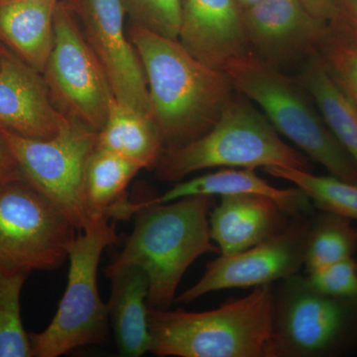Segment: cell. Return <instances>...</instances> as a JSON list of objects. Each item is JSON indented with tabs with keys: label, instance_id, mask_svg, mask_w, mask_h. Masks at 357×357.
<instances>
[{
	"label": "cell",
	"instance_id": "9a60e30c",
	"mask_svg": "<svg viewBox=\"0 0 357 357\" xmlns=\"http://www.w3.org/2000/svg\"><path fill=\"white\" fill-rule=\"evenodd\" d=\"M178 40L195 58L222 72L251 54L236 0H181Z\"/></svg>",
	"mask_w": 357,
	"mask_h": 357
},
{
	"label": "cell",
	"instance_id": "30bf717a",
	"mask_svg": "<svg viewBox=\"0 0 357 357\" xmlns=\"http://www.w3.org/2000/svg\"><path fill=\"white\" fill-rule=\"evenodd\" d=\"M2 128L22 175L64 213L77 231L86 230L84 171L96 148L98 132L73 121L47 140L23 137Z\"/></svg>",
	"mask_w": 357,
	"mask_h": 357
},
{
	"label": "cell",
	"instance_id": "7402d4cb",
	"mask_svg": "<svg viewBox=\"0 0 357 357\" xmlns=\"http://www.w3.org/2000/svg\"><path fill=\"white\" fill-rule=\"evenodd\" d=\"M297 77L326 126L357 165V107L335 82L319 53L299 66Z\"/></svg>",
	"mask_w": 357,
	"mask_h": 357
},
{
	"label": "cell",
	"instance_id": "7c38bea8",
	"mask_svg": "<svg viewBox=\"0 0 357 357\" xmlns=\"http://www.w3.org/2000/svg\"><path fill=\"white\" fill-rule=\"evenodd\" d=\"M84 38L109 77L114 98L148 114L144 70L124 30L122 0H67Z\"/></svg>",
	"mask_w": 357,
	"mask_h": 357
},
{
	"label": "cell",
	"instance_id": "ac0fdd59",
	"mask_svg": "<svg viewBox=\"0 0 357 357\" xmlns=\"http://www.w3.org/2000/svg\"><path fill=\"white\" fill-rule=\"evenodd\" d=\"M257 195L274 199L292 218L304 217L311 213L312 204L299 188L280 189L260 177L253 169L222 168L217 172L204 174L191 180L181 181L155 202L167 203L192 196H232Z\"/></svg>",
	"mask_w": 357,
	"mask_h": 357
},
{
	"label": "cell",
	"instance_id": "d6986e66",
	"mask_svg": "<svg viewBox=\"0 0 357 357\" xmlns=\"http://www.w3.org/2000/svg\"><path fill=\"white\" fill-rule=\"evenodd\" d=\"M112 290L107 307L119 356L139 357L150 351L146 273L139 267H128L107 276Z\"/></svg>",
	"mask_w": 357,
	"mask_h": 357
},
{
	"label": "cell",
	"instance_id": "8992f818",
	"mask_svg": "<svg viewBox=\"0 0 357 357\" xmlns=\"http://www.w3.org/2000/svg\"><path fill=\"white\" fill-rule=\"evenodd\" d=\"M119 241L114 223L100 220L70 244L67 288L50 325L29 335L33 357L62 356L109 340V307L98 293V270L103 250Z\"/></svg>",
	"mask_w": 357,
	"mask_h": 357
},
{
	"label": "cell",
	"instance_id": "9c48e42d",
	"mask_svg": "<svg viewBox=\"0 0 357 357\" xmlns=\"http://www.w3.org/2000/svg\"><path fill=\"white\" fill-rule=\"evenodd\" d=\"M52 102L70 121L102 130L114 91L67 0L54 16V43L43 72Z\"/></svg>",
	"mask_w": 357,
	"mask_h": 357
},
{
	"label": "cell",
	"instance_id": "ba28073f",
	"mask_svg": "<svg viewBox=\"0 0 357 357\" xmlns=\"http://www.w3.org/2000/svg\"><path fill=\"white\" fill-rule=\"evenodd\" d=\"M76 230L24 176L0 185V267L28 274L57 269Z\"/></svg>",
	"mask_w": 357,
	"mask_h": 357
},
{
	"label": "cell",
	"instance_id": "4316f807",
	"mask_svg": "<svg viewBox=\"0 0 357 357\" xmlns=\"http://www.w3.org/2000/svg\"><path fill=\"white\" fill-rule=\"evenodd\" d=\"M133 25L178 39L181 0H122Z\"/></svg>",
	"mask_w": 357,
	"mask_h": 357
},
{
	"label": "cell",
	"instance_id": "f1b7e54d",
	"mask_svg": "<svg viewBox=\"0 0 357 357\" xmlns=\"http://www.w3.org/2000/svg\"><path fill=\"white\" fill-rule=\"evenodd\" d=\"M328 24L357 42V0H340L337 16Z\"/></svg>",
	"mask_w": 357,
	"mask_h": 357
},
{
	"label": "cell",
	"instance_id": "d4e9b609",
	"mask_svg": "<svg viewBox=\"0 0 357 357\" xmlns=\"http://www.w3.org/2000/svg\"><path fill=\"white\" fill-rule=\"evenodd\" d=\"M29 274L0 267V357H33L21 318L20 297Z\"/></svg>",
	"mask_w": 357,
	"mask_h": 357
},
{
	"label": "cell",
	"instance_id": "603a6c76",
	"mask_svg": "<svg viewBox=\"0 0 357 357\" xmlns=\"http://www.w3.org/2000/svg\"><path fill=\"white\" fill-rule=\"evenodd\" d=\"M356 250L357 229L351 220L328 211L312 217L305 256L307 272L354 257Z\"/></svg>",
	"mask_w": 357,
	"mask_h": 357
},
{
	"label": "cell",
	"instance_id": "3957f363",
	"mask_svg": "<svg viewBox=\"0 0 357 357\" xmlns=\"http://www.w3.org/2000/svg\"><path fill=\"white\" fill-rule=\"evenodd\" d=\"M274 288L255 287L217 309H148L151 347L161 357H275Z\"/></svg>",
	"mask_w": 357,
	"mask_h": 357
},
{
	"label": "cell",
	"instance_id": "277c9868",
	"mask_svg": "<svg viewBox=\"0 0 357 357\" xmlns=\"http://www.w3.org/2000/svg\"><path fill=\"white\" fill-rule=\"evenodd\" d=\"M268 167L312 172L309 158L282 139L266 115L236 91L210 131L183 146L164 150L154 170L159 180L175 182L204 169Z\"/></svg>",
	"mask_w": 357,
	"mask_h": 357
},
{
	"label": "cell",
	"instance_id": "4fadbf2b",
	"mask_svg": "<svg viewBox=\"0 0 357 357\" xmlns=\"http://www.w3.org/2000/svg\"><path fill=\"white\" fill-rule=\"evenodd\" d=\"M243 20L251 53L281 70L318 53L330 27L302 0H261L243 10Z\"/></svg>",
	"mask_w": 357,
	"mask_h": 357
},
{
	"label": "cell",
	"instance_id": "1f68e13d",
	"mask_svg": "<svg viewBox=\"0 0 357 357\" xmlns=\"http://www.w3.org/2000/svg\"><path fill=\"white\" fill-rule=\"evenodd\" d=\"M238 6L241 8L244 9L248 8V7L252 6L253 4L257 3V2L261 1V0H236Z\"/></svg>",
	"mask_w": 357,
	"mask_h": 357
},
{
	"label": "cell",
	"instance_id": "484cf974",
	"mask_svg": "<svg viewBox=\"0 0 357 357\" xmlns=\"http://www.w3.org/2000/svg\"><path fill=\"white\" fill-rule=\"evenodd\" d=\"M330 26V24H328ZM335 82L357 107V42L328 27L318 52Z\"/></svg>",
	"mask_w": 357,
	"mask_h": 357
},
{
	"label": "cell",
	"instance_id": "cb8c5ba5",
	"mask_svg": "<svg viewBox=\"0 0 357 357\" xmlns=\"http://www.w3.org/2000/svg\"><path fill=\"white\" fill-rule=\"evenodd\" d=\"M263 171L292 183L309 197L312 206L319 210L357 220V184L333 176H317L311 171L289 167H268Z\"/></svg>",
	"mask_w": 357,
	"mask_h": 357
},
{
	"label": "cell",
	"instance_id": "83f0119b",
	"mask_svg": "<svg viewBox=\"0 0 357 357\" xmlns=\"http://www.w3.org/2000/svg\"><path fill=\"white\" fill-rule=\"evenodd\" d=\"M305 278L317 292L337 298H357V261L354 257L307 272Z\"/></svg>",
	"mask_w": 357,
	"mask_h": 357
},
{
	"label": "cell",
	"instance_id": "8fae6325",
	"mask_svg": "<svg viewBox=\"0 0 357 357\" xmlns=\"http://www.w3.org/2000/svg\"><path fill=\"white\" fill-rule=\"evenodd\" d=\"M311 215L294 218L285 229L252 248L222 255L206 265L203 276L176 298L178 304H189L206 294L236 288L272 285L305 266Z\"/></svg>",
	"mask_w": 357,
	"mask_h": 357
},
{
	"label": "cell",
	"instance_id": "6da1fadb",
	"mask_svg": "<svg viewBox=\"0 0 357 357\" xmlns=\"http://www.w3.org/2000/svg\"><path fill=\"white\" fill-rule=\"evenodd\" d=\"M128 38L146 76L148 115L164 150L210 131L236 93L225 73L195 58L178 39L133 24Z\"/></svg>",
	"mask_w": 357,
	"mask_h": 357
},
{
	"label": "cell",
	"instance_id": "4dcf8cb0",
	"mask_svg": "<svg viewBox=\"0 0 357 357\" xmlns=\"http://www.w3.org/2000/svg\"><path fill=\"white\" fill-rule=\"evenodd\" d=\"M340 0H302L307 10L319 20L332 22L337 16Z\"/></svg>",
	"mask_w": 357,
	"mask_h": 357
},
{
	"label": "cell",
	"instance_id": "5bb4252c",
	"mask_svg": "<svg viewBox=\"0 0 357 357\" xmlns=\"http://www.w3.org/2000/svg\"><path fill=\"white\" fill-rule=\"evenodd\" d=\"M70 121L52 102L43 75L0 43V126L23 137L47 140Z\"/></svg>",
	"mask_w": 357,
	"mask_h": 357
},
{
	"label": "cell",
	"instance_id": "f546056e",
	"mask_svg": "<svg viewBox=\"0 0 357 357\" xmlns=\"http://www.w3.org/2000/svg\"><path fill=\"white\" fill-rule=\"evenodd\" d=\"M22 175L17 161L11 151L3 128L0 126V185Z\"/></svg>",
	"mask_w": 357,
	"mask_h": 357
},
{
	"label": "cell",
	"instance_id": "e0dca14e",
	"mask_svg": "<svg viewBox=\"0 0 357 357\" xmlns=\"http://www.w3.org/2000/svg\"><path fill=\"white\" fill-rule=\"evenodd\" d=\"M140 170L129 160L96 148L84 177L83 202L89 225L100 220L119 222L134 217L141 202L130 201L126 189Z\"/></svg>",
	"mask_w": 357,
	"mask_h": 357
},
{
	"label": "cell",
	"instance_id": "7a4b0ae2",
	"mask_svg": "<svg viewBox=\"0 0 357 357\" xmlns=\"http://www.w3.org/2000/svg\"><path fill=\"white\" fill-rule=\"evenodd\" d=\"M142 199L134 227L121 253L105 268V276L139 267L149 282L150 309L168 310L190 266L208 253L220 255L210 232L213 197L192 196L159 203Z\"/></svg>",
	"mask_w": 357,
	"mask_h": 357
},
{
	"label": "cell",
	"instance_id": "44dd1931",
	"mask_svg": "<svg viewBox=\"0 0 357 357\" xmlns=\"http://www.w3.org/2000/svg\"><path fill=\"white\" fill-rule=\"evenodd\" d=\"M96 148L142 169H154L164 152L158 129L149 115L112 98L107 121L96 134Z\"/></svg>",
	"mask_w": 357,
	"mask_h": 357
},
{
	"label": "cell",
	"instance_id": "2e32d148",
	"mask_svg": "<svg viewBox=\"0 0 357 357\" xmlns=\"http://www.w3.org/2000/svg\"><path fill=\"white\" fill-rule=\"evenodd\" d=\"M293 218L267 197L222 196L210 213L211 237L220 255H234L276 236Z\"/></svg>",
	"mask_w": 357,
	"mask_h": 357
},
{
	"label": "cell",
	"instance_id": "ffe728a7",
	"mask_svg": "<svg viewBox=\"0 0 357 357\" xmlns=\"http://www.w3.org/2000/svg\"><path fill=\"white\" fill-rule=\"evenodd\" d=\"M60 0H0V43L43 74Z\"/></svg>",
	"mask_w": 357,
	"mask_h": 357
},
{
	"label": "cell",
	"instance_id": "5b68a950",
	"mask_svg": "<svg viewBox=\"0 0 357 357\" xmlns=\"http://www.w3.org/2000/svg\"><path fill=\"white\" fill-rule=\"evenodd\" d=\"M237 93L263 110L274 128L331 176L357 184V165L319 114L297 77L265 64L252 53L222 70Z\"/></svg>",
	"mask_w": 357,
	"mask_h": 357
},
{
	"label": "cell",
	"instance_id": "52a82bcc",
	"mask_svg": "<svg viewBox=\"0 0 357 357\" xmlns=\"http://www.w3.org/2000/svg\"><path fill=\"white\" fill-rule=\"evenodd\" d=\"M275 357H335L357 347V298H337L293 275L274 289Z\"/></svg>",
	"mask_w": 357,
	"mask_h": 357
}]
</instances>
